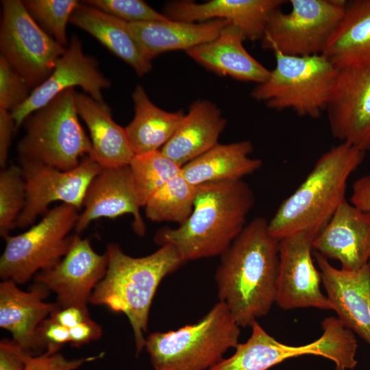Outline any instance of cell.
Returning <instances> with one entry per match:
<instances>
[{
  "instance_id": "cell-1",
  "label": "cell",
  "mask_w": 370,
  "mask_h": 370,
  "mask_svg": "<svg viewBox=\"0 0 370 370\" xmlns=\"http://www.w3.org/2000/svg\"><path fill=\"white\" fill-rule=\"evenodd\" d=\"M279 242L269 234L268 221L258 217L220 256L214 276L218 297L239 327L251 326L275 302Z\"/></svg>"
},
{
  "instance_id": "cell-2",
  "label": "cell",
  "mask_w": 370,
  "mask_h": 370,
  "mask_svg": "<svg viewBox=\"0 0 370 370\" xmlns=\"http://www.w3.org/2000/svg\"><path fill=\"white\" fill-rule=\"evenodd\" d=\"M197 187L187 221L176 228L163 227L154 236L160 246H174L185 262L223 254L247 225L255 202L252 189L243 180Z\"/></svg>"
},
{
  "instance_id": "cell-3",
  "label": "cell",
  "mask_w": 370,
  "mask_h": 370,
  "mask_svg": "<svg viewBox=\"0 0 370 370\" xmlns=\"http://www.w3.org/2000/svg\"><path fill=\"white\" fill-rule=\"evenodd\" d=\"M106 253L107 270L93 290L89 303L126 315L133 330L138 356L145 345L143 334L147 330L149 310L160 283L185 262L176 248L169 244L140 258L126 254L114 243L108 245Z\"/></svg>"
},
{
  "instance_id": "cell-4",
  "label": "cell",
  "mask_w": 370,
  "mask_h": 370,
  "mask_svg": "<svg viewBox=\"0 0 370 370\" xmlns=\"http://www.w3.org/2000/svg\"><path fill=\"white\" fill-rule=\"evenodd\" d=\"M365 156V152L346 143L323 153L268 221L269 234L278 241L302 232L316 236L346 200L347 180Z\"/></svg>"
},
{
  "instance_id": "cell-5",
  "label": "cell",
  "mask_w": 370,
  "mask_h": 370,
  "mask_svg": "<svg viewBox=\"0 0 370 370\" xmlns=\"http://www.w3.org/2000/svg\"><path fill=\"white\" fill-rule=\"evenodd\" d=\"M240 334L226 304L219 301L195 323L150 334L145 347L154 370H209L237 346Z\"/></svg>"
},
{
  "instance_id": "cell-6",
  "label": "cell",
  "mask_w": 370,
  "mask_h": 370,
  "mask_svg": "<svg viewBox=\"0 0 370 370\" xmlns=\"http://www.w3.org/2000/svg\"><path fill=\"white\" fill-rule=\"evenodd\" d=\"M274 55L275 68L253 88L251 96L273 110L291 109L300 116L319 118L326 110L338 69L322 54Z\"/></svg>"
},
{
  "instance_id": "cell-7",
  "label": "cell",
  "mask_w": 370,
  "mask_h": 370,
  "mask_svg": "<svg viewBox=\"0 0 370 370\" xmlns=\"http://www.w3.org/2000/svg\"><path fill=\"white\" fill-rule=\"evenodd\" d=\"M76 92L69 88L30 114L17 146L19 160L42 162L62 171L76 167L89 156L92 143L78 119Z\"/></svg>"
},
{
  "instance_id": "cell-8",
  "label": "cell",
  "mask_w": 370,
  "mask_h": 370,
  "mask_svg": "<svg viewBox=\"0 0 370 370\" xmlns=\"http://www.w3.org/2000/svg\"><path fill=\"white\" fill-rule=\"evenodd\" d=\"M248 340L238 343L234 354L223 358L209 370H267L293 357L320 356L332 360L336 370L353 369L357 365V341L353 332L337 318L322 322L323 334L314 341L300 346L282 343L255 321Z\"/></svg>"
},
{
  "instance_id": "cell-9",
  "label": "cell",
  "mask_w": 370,
  "mask_h": 370,
  "mask_svg": "<svg viewBox=\"0 0 370 370\" xmlns=\"http://www.w3.org/2000/svg\"><path fill=\"white\" fill-rule=\"evenodd\" d=\"M79 210L62 204L48 210L44 217L23 233L8 236L0 258V277L23 284L37 272L56 266L68 252L74 235Z\"/></svg>"
},
{
  "instance_id": "cell-10",
  "label": "cell",
  "mask_w": 370,
  "mask_h": 370,
  "mask_svg": "<svg viewBox=\"0 0 370 370\" xmlns=\"http://www.w3.org/2000/svg\"><path fill=\"white\" fill-rule=\"evenodd\" d=\"M291 10L270 16L262 47L293 56L322 54L345 12L344 0H291Z\"/></svg>"
},
{
  "instance_id": "cell-11",
  "label": "cell",
  "mask_w": 370,
  "mask_h": 370,
  "mask_svg": "<svg viewBox=\"0 0 370 370\" xmlns=\"http://www.w3.org/2000/svg\"><path fill=\"white\" fill-rule=\"evenodd\" d=\"M1 5V55L34 89L50 75L66 47L40 27L23 1L3 0Z\"/></svg>"
},
{
  "instance_id": "cell-12",
  "label": "cell",
  "mask_w": 370,
  "mask_h": 370,
  "mask_svg": "<svg viewBox=\"0 0 370 370\" xmlns=\"http://www.w3.org/2000/svg\"><path fill=\"white\" fill-rule=\"evenodd\" d=\"M25 184V202L16 227L33 225L37 217L48 211L53 202L62 201L79 210L87 189L101 169L88 156L69 171L42 162L19 160Z\"/></svg>"
},
{
  "instance_id": "cell-13",
  "label": "cell",
  "mask_w": 370,
  "mask_h": 370,
  "mask_svg": "<svg viewBox=\"0 0 370 370\" xmlns=\"http://www.w3.org/2000/svg\"><path fill=\"white\" fill-rule=\"evenodd\" d=\"M314 236L302 232L280 240L275 302L282 309L332 310L331 302L321 291V273L312 258Z\"/></svg>"
},
{
  "instance_id": "cell-14",
  "label": "cell",
  "mask_w": 370,
  "mask_h": 370,
  "mask_svg": "<svg viewBox=\"0 0 370 370\" xmlns=\"http://www.w3.org/2000/svg\"><path fill=\"white\" fill-rule=\"evenodd\" d=\"M325 111L332 136L370 151V64L338 69Z\"/></svg>"
},
{
  "instance_id": "cell-15",
  "label": "cell",
  "mask_w": 370,
  "mask_h": 370,
  "mask_svg": "<svg viewBox=\"0 0 370 370\" xmlns=\"http://www.w3.org/2000/svg\"><path fill=\"white\" fill-rule=\"evenodd\" d=\"M110 86V80L99 71L97 60L84 53L81 40L73 35L50 75L11 112L16 131L30 114L69 88L79 86L95 100L104 102L102 90Z\"/></svg>"
},
{
  "instance_id": "cell-16",
  "label": "cell",
  "mask_w": 370,
  "mask_h": 370,
  "mask_svg": "<svg viewBox=\"0 0 370 370\" xmlns=\"http://www.w3.org/2000/svg\"><path fill=\"white\" fill-rule=\"evenodd\" d=\"M107 267L106 253H96L89 239L75 234L64 258L53 267L38 272L35 280L56 294L60 308H87L90 295Z\"/></svg>"
},
{
  "instance_id": "cell-17",
  "label": "cell",
  "mask_w": 370,
  "mask_h": 370,
  "mask_svg": "<svg viewBox=\"0 0 370 370\" xmlns=\"http://www.w3.org/2000/svg\"><path fill=\"white\" fill-rule=\"evenodd\" d=\"M75 230L79 234L95 220L114 219L125 214L133 216V229L138 236L146 227L140 213L141 207L128 165L101 167L90 184Z\"/></svg>"
},
{
  "instance_id": "cell-18",
  "label": "cell",
  "mask_w": 370,
  "mask_h": 370,
  "mask_svg": "<svg viewBox=\"0 0 370 370\" xmlns=\"http://www.w3.org/2000/svg\"><path fill=\"white\" fill-rule=\"evenodd\" d=\"M312 247L325 258L338 260L345 270H358L369 264L370 211L345 200L314 236Z\"/></svg>"
},
{
  "instance_id": "cell-19",
  "label": "cell",
  "mask_w": 370,
  "mask_h": 370,
  "mask_svg": "<svg viewBox=\"0 0 370 370\" xmlns=\"http://www.w3.org/2000/svg\"><path fill=\"white\" fill-rule=\"evenodd\" d=\"M314 257L337 318L370 345V264L348 271L334 267L318 252Z\"/></svg>"
},
{
  "instance_id": "cell-20",
  "label": "cell",
  "mask_w": 370,
  "mask_h": 370,
  "mask_svg": "<svg viewBox=\"0 0 370 370\" xmlns=\"http://www.w3.org/2000/svg\"><path fill=\"white\" fill-rule=\"evenodd\" d=\"M284 0H210L204 3L175 1L166 4L169 19L188 23L223 19L236 25L246 39L261 40L271 15Z\"/></svg>"
},
{
  "instance_id": "cell-21",
  "label": "cell",
  "mask_w": 370,
  "mask_h": 370,
  "mask_svg": "<svg viewBox=\"0 0 370 370\" xmlns=\"http://www.w3.org/2000/svg\"><path fill=\"white\" fill-rule=\"evenodd\" d=\"M49 290L36 283L29 291L18 288L12 280L0 284V327L9 331L12 339L31 356L40 355L36 342L39 325L60 308L45 299Z\"/></svg>"
},
{
  "instance_id": "cell-22",
  "label": "cell",
  "mask_w": 370,
  "mask_h": 370,
  "mask_svg": "<svg viewBox=\"0 0 370 370\" xmlns=\"http://www.w3.org/2000/svg\"><path fill=\"white\" fill-rule=\"evenodd\" d=\"M242 31L230 22L213 40L188 51V56L207 69L222 76L258 84L264 82L270 71L256 60L243 45Z\"/></svg>"
},
{
  "instance_id": "cell-23",
  "label": "cell",
  "mask_w": 370,
  "mask_h": 370,
  "mask_svg": "<svg viewBox=\"0 0 370 370\" xmlns=\"http://www.w3.org/2000/svg\"><path fill=\"white\" fill-rule=\"evenodd\" d=\"M230 21L214 19L188 23L169 20L128 23V30L149 61L173 50L186 51L214 40Z\"/></svg>"
},
{
  "instance_id": "cell-24",
  "label": "cell",
  "mask_w": 370,
  "mask_h": 370,
  "mask_svg": "<svg viewBox=\"0 0 370 370\" xmlns=\"http://www.w3.org/2000/svg\"><path fill=\"white\" fill-rule=\"evenodd\" d=\"M225 125L217 106L206 99L195 101L160 150L182 167L217 145Z\"/></svg>"
},
{
  "instance_id": "cell-25",
  "label": "cell",
  "mask_w": 370,
  "mask_h": 370,
  "mask_svg": "<svg viewBox=\"0 0 370 370\" xmlns=\"http://www.w3.org/2000/svg\"><path fill=\"white\" fill-rule=\"evenodd\" d=\"M75 102L90 134L92 151L88 156L101 167L128 165L134 153L125 128L113 120L107 104L77 92Z\"/></svg>"
},
{
  "instance_id": "cell-26",
  "label": "cell",
  "mask_w": 370,
  "mask_h": 370,
  "mask_svg": "<svg viewBox=\"0 0 370 370\" xmlns=\"http://www.w3.org/2000/svg\"><path fill=\"white\" fill-rule=\"evenodd\" d=\"M322 55L338 69L370 64V0L347 1Z\"/></svg>"
},
{
  "instance_id": "cell-27",
  "label": "cell",
  "mask_w": 370,
  "mask_h": 370,
  "mask_svg": "<svg viewBox=\"0 0 370 370\" xmlns=\"http://www.w3.org/2000/svg\"><path fill=\"white\" fill-rule=\"evenodd\" d=\"M254 149L249 140L230 144L218 143L205 153L182 167L181 173L190 184L241 180L262 165L258 158L249 156Z\"/></svg>"
},
{
  "instance_id": "cell-28",
  "label": "cell",
  "mask_w": 370,
  "mask_h": 370,
  "mask_svg": "<svg viewBox=\"0 0 370 370\" xmlns=\"http://www.w3.org/2000/svg\"><path fill=\"white\" fill-rule=\"evenodd\" d=\"M69 22L95 37L129 64L138 75L143 76L151 69V62L142 53L128 30V23L125 21L85 3H79Z\"/></svg>"
},
{
  "instance_id": "cell-29",
  "label": "cell",
  "mask_w": 370,
  "mask_h": 370,
  "mask_svg": "<svg viewBox=\"0 0 370 370\" xmlns=\"http://www.w3.org/2000/svg\"><path fill=\"white\" fill-rule=\"evenodd\" d=\"M132 99L134 116L125 127L134 155L157 150L171 138L184 113L165 111L156 106L140 84L136 86Z\"/></svg>"
},
{
  "instance_id": "cell-30",
  "label": "cell",
  "mask_w": 370,
  "mask_h": 370,
  "mask_svg": "<svg viewBox=\"0 0 370 370\" xmlns=\"http://www.w3.org/2000/svg\"><path fill=\"white\" fill-rule=\"evenodd\" d=\"M197 186L182 175L173 177L148 199L145 207L147 217L153 222L173 221L179 225L190 216L197 195Z\"/></svg>"
},
{
  "instance_id": "cell-31",
  "label": "cell",
  "mask_w": 370,
  "mask_h": 370,
  "mask_svg": "<svg viewBox=\"0 0 370 370\" xmlns=\"http://www.w3.org/2000/svg\"><path fill=\"white\" fill-rule=\"evenodd\" d=\"M129 166L141 207L157 190L182 171V166L161 150L134 155Z\"/></svg>"
},
{
  "instance_id": "cell-32",
  "label": "cell",
  "mask_w": 370,
  "mask_h": 370,
  "mask_svg": "<svg viewBox=\"0 0 370 370\" xmlns=\"http://www.w3.org/2000/svg\"><path fill=\"white\" fill-rule=\"evenodd\" d=\"M29 14L50 36L64 47L69 45L66 30L72 13L79 3L76 0H25Z\"/></svg>"
},
{
  "instance_id": "cell-33",
  "label": "cell",
  "mask_w": 370,
  "mask_h": 370,
  "mask_svg": "<svg viewBox=\"0 0 370 370\" xmlns=\"http://www.w3.org/2000/svg\"><path fill=\"white\" fill-rule=\"evenodd\" d=\"M25 202V184L21 166L2 169L0 173V235L3 238L16 227Z\"/></svg>"
},
{
  "instance_id": "cell-34",
  "label": "cell",
  "mask_w": 370,
  "mask_h": 370,
  "mask_svg": "<svg viewBox=\"0 0 370 370\" xmlns=\"http://www.w3.org/2000/svg\"><path fill=\"white\" fill-rule=\"evenodd\" d=\"M88 5L98 8L127 23L169 21L142 0H86Z\"/></svg>"
},
{
  "instance_id": "cell-35",
  "label": "cell",
  "mask_w": 370,
  "mask_h": 370,
  "mask_svg": "<svg viewBox=\"0 0 370 370\" xmlns=\"http://www.w3.org/2000/svg\"><path fill=\"white\" fill-rule=\"evenodd\" d=\"M32 89L25 79L0 56V108L10 112L21 106Z\"/></svg>"
},
{
  "instance_id": "cell-36",
  "label": "cell",
  "mask_w": 370,
  "mask_h": 370,
  "mask_svg": "<svg viewBox=\"0 0 370 370\" xmlns=\"http://www.w3.org/2000/svg\"><path fill=\"white\" fill-rule=\"evenodd\" d=\"M36 342L40 354H53L70 343L69 329L49 317L38 327Z\"/></svg>"
},
{
  "instance_id": "cell-37",
  "label": "cell",
  "mask_w": 370,
  "mask_h": 370,
  "mask_svg": "<svg viewBox=\"0 0 370 370\" xmlns=\"http://www.w3.org/2000/svg\"><path fill=\"white\" fill-rule=\"evenodd\" d=\"M102 354L88 358L68 360L62 354L56 353L48 354L44 353L38 356H31L25 354V370H75L84 362L100 358Z\"/></svg>"
},
{
  "instance_id": "cell-38",
  "label": "cell",
  "mask_w": 370,
  "mask_h": 370,
  "mask_svg": "<svg viewBox=\"0 0 370 370\" xmlns=\"http://www.w3.org/2000/svg\"><path fill=\"white\" fill-rule=\"evenodd\" d=\"M25 354L13 339H2L0 342V370H25Z\"/></svg>"
},
{
  "instance_id": "cell-39",
  "label": "cell",
  "mask_w": 370,
  "mask_h": 370,
  "mask_svg": "<svg viewBox=\"0 0 370 370\" xmlns=\"http://www.w3.org/2000/svg\"><path fill=\"white\" fill-rule=\"evenodd\" d=\"M15 131V121L11 112L0 108V166L2 169L5 168Z\"/></svg>"
},
{
  "instance_id": "cell-40",
  "label": "cell",
  "mask_w": 370,
  "mask_h": 370,
  "mask_svg": "<svg viewBox=\"0 0 370 370\" xmlns=\"http://www.w3.org/2000/svg\"><path fill=\"white\" fill-rule=\"evenodd\" d=\"M69 334L71 345L79 347L99 339L102 335V329L90 318L70 328Z\"/></svg>"
},
{
  "instance_id": "cell-41",
  "label": "cell",
  "mask_w": 370,
  "mask_h": 370,
  "mask_svg": "<svg viewBox=\"0 0 370 370\" xmlns=\"http://www.w3.org/2000/svg\"><path fill=\"white\" fill-rule=\"evenodd\" d=\"M62 325L70 329L90 319L87 308L71 306L58 308L49 316Z\"/></svg>"
},
{
  "instance_id": "cell-42",
  "label": "cell",
  "mask_w": 370,
  "mask_h": 370,
  "mask_svg": "<svg viewBox=\"0 0 370 370\" xmlns=\"http://www.w3.org/2000/svg\"><path fill=\"white\" fill-rule=\"evenodd\" d=\"M350 201L360 210L370 211V175L362 176L354 183Z\"/></svg>"
}]
</instances>
